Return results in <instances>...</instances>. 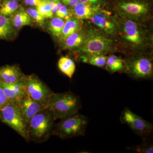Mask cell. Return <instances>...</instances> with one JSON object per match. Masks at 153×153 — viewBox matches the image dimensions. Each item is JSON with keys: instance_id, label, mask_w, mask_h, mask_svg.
Here are the masks:
<instances>
[{"instance_id": "2e32d148", "label": "cell", "mask_w": 153, "mask_h": 153, "mask_svg": "<svg viewBox=\"0 0 153 153\" xmlns=\"http://www.w3.org/2000/svg\"><path fill=\"white\" fill-rule=\"evenodd\" d=\"M87 30V28L83 27L81 30L66 37L60 43L62 49L67 50L79 49L85 39Z\"/></svg>"}, {"instance_id": "4fadbf2b", "label": "cell", "mask_w": 153, "mask_h": 153, "mask_svg": "<svg viewBox=\"0 0 153 153\" xmlns=\"http://www.w3.org/2000/svg\"><path fill=\"white\" fill-rule=\"evenodd\" d=\"M9 102L17 103L27 95L26 86L24 80L10 84L0 83Z\"/></svg>"}, {"instance_id": "52a82bcc", "label": "cell", "mask_w": 153, "mask_h": 153, "mask_svg": "<svg viewBox=\"0 0 153 153\" xmlns=\"http://www.w3.org/2000/svg\"><path fill=\"white\" fill-rule=\"evenodd\" d=\"M88 118L78 112L60 119L54 125L52 135L62 140L85 135Z\"/></svg>"}, {"instance_id": "8fae6325", "label": "cell", "mask_w": 153, "mask_h": 153, "mask_svg": "<svg viewBox=\"0 0 153 153\" xmlns=\"http://www.w3.org/2000/svg\"><path fill=\"white\" fill-rule=\"evenodd\" d=\"M88 20L99 30L113 40L116 32V24L114 15L111 12L100 8Z\"/></svg>"}, {"instance_id": "d4e9b609", "label": "cell", "mask_w": 153, "mask_h": 153, "mask_svg": "<svg viewBox=\"0 0 153 153\" xmlns=\"http://www.w3.org/2000/svg\"><path fill=\"white\" fill-rule=\"evenodd\" d=\"M141 143L137 146H133L127 148V149L135 151L140 153H152L153 145L149 137L143 138Z\"/></svg>"}, {"instance_id": "5bb4252c", "label": "cell", "mask_w": 153, "mask_h": 153, "mask_svg": "<svg viewBox=\"0 0 153 153\" xmlns=\"http://www.w3.org/2000/svg\"><path fill=\"white\" fill-rule=\"evenodd\" d=\"M25 74L19 66L5 65L0 67V83L10 84L23 80Z\"/></svg>"}, {"instance_id": "4316f807", "label": "cell", "mask_w": 153, "mask_h": 153, "mask_svg": "<svg viewBox=\"0 0 153 153\" xmlns=\"http://www.w3.org/2000/svg\"><path fill=\"white\" fill-rule=\"evenodd\" d=\"M26 11L30 15L32 20L35 21L40 26H43L44 25L46 19L39 14L36 8H28L26 9Z\"/></svg>"}, {"instance_id": "3957f363", "label": "cell", "mask_w": 153, "mask_h": 153, "mask_svg": "<svg viewBox=\"0 0 153 153\" xmlns=\"http://www.w3.org/2000/svg\"><path fill=\"white\" fill-rule=\"evenodd\" d=\"M117 47L115 42L100 30L89 28L82 45L76 50L80 55H107L115 52Z\"/></svg>"}, {"instance_id": "83f0119b", "label": "cell", "mask_w": 153, "mask_h": 153, "mask_svg": "<svg viewBox=\"0 0 153 153\" xmlns=\"http://www.w3.org/2000/svg\"><path fill=\"white\" fill-rule=\"evenodd\" d=\"M55 15L56 17L65 19L66 21L73 17L71 8L63 4L57 10Z\"/></svg>"}, {"instance_id": "5b68a950", "label": "cell", "mask_w": 153, "mask_h": 153, "mask_svg": "<svg viewBox=\"0 0 153 153\" xmlns=\"http://www.w3.org/2000/svg\"><path fill=\"white\" fill-rule=\"evenodd\" d=\"M55 120L52 111L47 108L37 113L28 124L30 142L41 143L49 139L52 135Z\"/></svg>"}, {"instance_id": "ac0fdd59", "label": "cell", "mask_w": 153, "mask_h": 153, "mask_svg": "<svg viewBox=\"0 0 153 153\" xmlns=\"http://www.w3.org/2000/svg\"><path fill=\"white\" fill-rule=\"evenodd\" d=\"M105 69L110 73L118 72L125 73L126 63L124 59L111 54L108 56Z\"/></svg>"}, {"instance_id": "7402d4cb", "label": "cell", "mask_w": 153, "mask_h": 153, "mask_svg": "<svg viewBox=\"0 0 153 153\" xmlns=\"http://www.w3.org/2000/svg\"><path fill=\"white\" fill-rule=\"evenodd\" d=\"M107 58L106 55H81L79 56V59L83 63L105 69Z\"/></svg>"}, {"instance_id": "e0dca14e", "label": "cell", "mask_w": 153, "mask_h": 153, "mask_svg": "<svg viewBox=\"0 0 153 153\" xmlns=\"http://www.w3.org/2000/svg\"><path fill=\"white\" fill-rule=\"evenodd\" d=\"M83 24V20L74 17L66 20L63 26L61 37L59 40L60 43L69 35L81 30L84 27Z\"/></svg>"}, {"instance_id": "cb8c5ba5", "label": "cell", "mask_w": 153, "mask_h": 153, "mask_svg": "<svg viewBox=\"0 0 153 153\" xmlns=\"http://www.w3.org/2000/svg\"><path fill=\"white\" fill-rule=\"evenodd\" d=\"M65 21L64 19L57 17L52 18L49 21L48 25V29L52 36L55 38L60 39L62 34V30L65 24Z\"/></svg>"}, {"instance_id": "1f68e13d", "label": "cell", "mask_w": 153, "mask_h": 153, "mask_svg": "<svg viewBox=\"0 0 153 153\" xmlns=\"http://www.w3.org/2000/svg\"><path fill=\"white\" fill-rule=\"evenodd\" d=\"M41 0H23V3L26 6L35 7L41 2Z\"/></svg>"}, {"instance_id": "9a60e30c", "label": "cell", "mask_w": 153, "mask_h": 153, "mask_svg": "<svg viewBox=\"0 0 153 153\" xmlns=\"http://www.w3.org/2000/svg\"><path fill=\"white\" fill-rule=\"evenodd\" d=\"M101 7L79 2L70 8L73 17L82 20H88L94 16Z\"/></svg>"}, {"instance_id": "7a4b0ae2", "label": "cell", "mask_w": 153, "mask_h": 153, "mask_svg": "<svg viewBox=\"0 0 153 153\" xmlns=\"http://www.w3.org/2000/svg\"><path fill=\"white\" fill-rule=\"evenodd\" d=\"M114 14L143 24L152 19V0H112Z\"/></svg>"}, {"instance_id": "d6a6232c", "label": "cell", "mask_w": 153, "mask_h": 153, "mask_svg": "<svg viewBox=\"0 0 153 153\" xmlns=\"http://www.w3.org/2000/svg\"><path fill=\"white\" fill-rule=\"evenodd\" d=\"M3 1H4V0H0V4H1Z\"/></svg>"}, {"instance_id": "4dcf8cb0", "label": "cell", "mask_w": 153, "mask_h": 153, "mask_svg": "<svg viewBox=\"0 0 153 153\" xmlns=\"http://www.w3.org/2000/svg\"><path fill=\"white\" fill-rule=\"evenodd\" d=\"M63 5L69 8H71L79 2V0H61Z\"/></svg>"}, {"instance_id": "ba28073f", "label": "cell", "mask_w": 153, "mask_h": 153, "mask_svg": "<svg viewBox=\"0 0 153 153\" xmlns=\"http://www.w3.org/2000/svg\"><path fill=\"white\" fill-rule=\"evenodd\" d=\"M0 120L30 142L28 123L20 112L16 103L9 102L0 108Z\"/></svg>"}, {"instance_id": "ffe728a7", "label": "cell", "mask_w": 153, "mask_h": 153, "mask_svg": "<svg viewBox=\"0 0 153 153\" xmlns=\"http://www.w3.org/2000/svg\"><path fill=\"white\" fill-rule=\"evenodd\" d=\"M15 33L10 18L0 14V39L8 40L15 35Z\"/></svg>"}, {"instance_id": "44dd1931", "label": "cell", "mask_w": 153, "mask_h": 153, "mask_svg": "<svg viewBox=\"0 0 153 153\" xmlns=\"http://www.w3.org/2000/svg\"><path fill=\"white\" fill-rule=\"evenodd\" d=\"M58 66L62 73L70 79L72 78L76 70L75 63L72 59L67 57H60L58 60Z\"/></svg>"}, {"instance_id": "f1b7e54d", "label": "cell", "mask_w": 153, "mask_h": 153, "mask_svg": "<svg viewBox=\"0 0 153 153\" xmlns=\"http://www.w3.org/2000/svg\"><path fill=\"white\" fill-rule=\"evenodd\" d=\"M79 2L101 7L106 4L105 0H79Z\"/></svg>"}, {"instance_id": "7c38bea8", "label": "cell", "mask_w": 153, "mask_h": 153, "mask_svg": "<svg viewBox=\"0 0 153 153\" xmlns=\"http://www.w3.org/2000/svg\"><path fill=\"white\" fill-rule=\"evenodd\" d=\"M16 104L22 116L28 124L30 120L37 113L46 108L44 105L30 98L27 94L20 100Z\"/></svg>"}, {"instance_id": "8992f818", "label": "cell", "mask_w": 153, "mask_h": 153, "mask_svg": "<svg viewBox=\"0 0 153 153\" xmlns=\"http://www.w3.org/2000/svg\"><path fill=\"white\" fill-rule=\"evenodd\" d=\"M126 74L135 79H152V53H137L126 55Z\"/></svg>"}, {"instance_id": "9c48e42d", "label": "cell", "mask_w": 153, "mask_h": 153, "mask_svg": "<svg viewBox=\"0 0 153 153\" xmlns=\"http://www.w3.org/2000/svg\"><path fill=\"white\" fill-rule=\"evenodd\" d=\"M23 80L25 82L27 94L46 108L49 97L53 91L35 74L25 75Z\"/></svg>"}, {"instance_id": "277c9868", "label": "cell", "mask_w": 153, "mask_h": 153, "mask_svg": "<svg viewBox=\"0 0 153 153\" xmlns=\"http://www.w3.org/2000/svg\"><path fill=\"white\" fill-rule=\"evenodd\" d=\"M82 107L80 97L71 91L53 92L49 97L46 108L51 111L55 120L78 112Z\"/></svg>"}, {"instance_id": "30bf717a", "label": "cell", "mask_w": 153, "mask_h": 153, "mask_svg": "<svg viewBox=\"0 0 153 153\" xmlns=\"http://www.w3.org/2000/svg\"><path fill=\"white\" fill-rule=\"evenodd\" d=\"M120 120L121 123L127 125L135 133L142 138L149 137L152 134L153 124L145 120L128 108H126L123 111Z\"/></svg>"}, {"instance_id": "603a6c76", "label": "cell", "mask_w": 153, "mask_h": 153, "mask_svg": "<svg viewBox=\"0 0 153 153\" xmlns=\"http://www.w3.org/2000/svg\"><path fill=\"white\" fill-rule=\"evenodd\" d=\"M20 7L18 0H4L0 4V14L7 17L13 16Z\"/></svg>"}, {"instance_id": "484cf974", "label": "cell", "mask_w": 153, "mask_h": 153, "mask_svg": "<svg viewBox=\"0 0 153 153\" xmlns=\"http://www.w3.org/2000/svg\"><path fill=\"white\" fill-rule=\"evenodd\" d=\"M36 8L39 14L45 19H52L53 17L52 7L49 0H41V2Z\"/></svg>"}, {"instance_id": "6da1fadb", "label": "cell", "mask_w": 153, "mask_h": 153, "mask_svg": "<svg viewBox=\"0 0 153 153\" xmlns=\"http://www.w3.org/2000/svg\"><path fill=\"white\" fill-rule=\"evenodd\" d=\"M116 32L114 41L126 55L152 53V35L145 24L114 14Z\"/></svg>"}, {"instance_id": "d6986e66", "label": "cell", "mask_w": 153, "mask_h": 153, "mask_svg": "<svg viewBox=\"0 0 153 153\" xmlns=\"http://www.w3.org/2000/svg\"><path fill=\"white\" fill-rule=\"evenodd\" d=\"M11 19L12 25L14 28L20 29L25 26H29L32 23V18L22 7H20L13 15Z\"/></svg>"}, {"instance_id": "f546056e", "label": "cell", "mask_w": 153, "mask_h": 153, "mask_svg": "<svg viewBox=\"0 0 153 153\" xmlns=\"http://www.w3.org/2000/svg\"><path fill=\"white\" fill-rule=\"evenodd\" d=\"M8 102V100L3 90L1 85L0 84V108L7 104Z\"/></svg>"}]
</instances>
